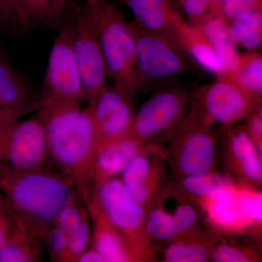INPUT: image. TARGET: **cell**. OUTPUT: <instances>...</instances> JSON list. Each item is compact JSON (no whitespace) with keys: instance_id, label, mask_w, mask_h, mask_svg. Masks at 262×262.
Returning a JSON list of instances; mask_svg holds the SVG:
<instances>
[{"instance_id":"cell-1","label":"cell","mask_w":262,"mask_h":262,"mask_svg":"<svg viewBox=\"0 0 262 262\" xmlns=\"http://www.w3.org/2000/svg\"><path fill=\"white\" fill-rule=\"evenodd\" d=\"M75 189V183L53 168L18 173L0 167V192L13 220L44 244Z\"/></svg>"},{"instance_id":"cell-2","label":"cell","mask_w":262,"mask_h":262,"mask_svg":"<svg viewBox=\"0 0 262 262\" xmlns=\"http://www.w3.org/2000/svg\"><path fill=\"white\" fill-rule=\"evenodd\" d=\"M45 125L49 161L70 179L82 198L93 185L97 140L89 108H67L36 115Z\"/></svg>"},{"instance_id":"cell-3","label":"cell","mask_w":262,"mask_h":262,"mask_svg":"<svg viewBox=\"0 0 262 262\" xmlns=\"http://www.w3.org/2000/svg\"><path fill=\"white\" fill-rule=\"evenodd\" d=\"M94 12L107 77L137 97L146 85L141 73L129 22L111 0H87Z\"/></svg>"},{"instance_id":"cell-4","label":"cell","mask_w":262,"mask_h":262,"mask_svg":"<svg viewBox=\"0 0 262 262\" xmlns=\"http://www.w3.org/2000/svg\"><path fill=\"white\" fill-rule=\"evenodd\" d=\"M213 124L193 100L187 118L165 146L167 164L175 179L217 170L220 139Z\"/></svg>"},{"instance_id":"cell-5","label":"cell","mask_w":262,"mask_h":262,"mask_svg":"<svg viewBox=\"0 0 262 262\" xmlns=\"http://www.w3.org/2000/svg\"><path fill=\"white\" fill-rule=\"evenodd\" d=\"M73 32V24L70 19L55 39L39 93L41 104L37 115L80 107L81 101L84 100L72 46Z\"/></svg>"},{"instance_id":"cell-6","label":"cell","mask_w":262,"mask_h":262,"mask_svg":"<svg viewBox=\"0 0 262 262\" xmlns=\"http://www.w3.org/2000/svg\"><path fill=\"white\" fill-rule=\"evenodd\" d=\"M201 219L212 232L225 235L261 237V189L242 184L232 195L194 200Z\"/></svg>"},{"instance_id":"cell-7","label":"cell","mask_w":262,"mask_h":262,"mask_svg":"<svg viewBox=\"0 0 262 262\" xmlns=\"http://www.w3.org/2000/svg\"><path fill=\"white\" fill-rule=\"evenodd\" d=\"M192 101V94L179 86L160 90L136 110L129 136L142 145L168 142L187 118Z\"/></svg>"},{"instance_id":"cell-8","label":"cell","mask_w":262,"mask_h":262,"mask_svg":"<svg viewBox=\"0 0 262 262\" xmlns=\"http://www.w3.org/2000/svg\"><path fill=\"white\" fill-rule=\"evenodd\" d=\"M94 188L105 214L126 239L139 261H154L152 244L145 230L146 209L129 194L121 179L112 177Z\"/></svg>"},{"instance_id":"cell-9","label":"cell","mask_w":262,"mask_h":262,"mask_svg":"<svg viewBox=\"0 0 262 262\" xmlns=\"http://www.w3.org/2000/svg\"><path fill=\"white\" fill-rule=\"evenodd\" d=\"M71 6L74 55L80 74L84 101L89 105L106 85L107 72L97 21L91 5L87 0H84L82 5Z\"/></svg>"},{"instance_id":"cell-10","label":"cell","mask_w":262,"mask_h":262,"mask_svg":"<svg viewBox=\"0 0 262 262\" xmlns=\"http://www.w3.org/2000/svg\"><path fill=\"white\" fill-rule=\"evenodd\" d=\"M141 73L146 84L179 77L192 66L187 50L171 36L144 28L136 20L129 22Z\"/></svg>"},{"instance_id":"cell-11","label":"cell","mask_w":262,"mask_h":262,"mask_svg":"<svg viewBox=\"0 0 262 262\" xmlns=\"http://www.w3.org/2000/svg\"><path fill=\"white\" fill-rule=\"evenodd\" d=\"M199 208L175 182H169L146 211L145 230L151 244L201 228Z\"/></svg>"},{"instance_id":"cell-12","label":"cell","mask_w":262,"mask_h":262,"mask_svg":"<svg viewBox=\"0 0 262 262\" xmlns=\"http://www.w3.org/2000/svg\"><path fill=\"white\" fill-rule=\"evenodd\" d=\"M193 100L213 123L229 127L246 120L261 106L237 80L235 75L224 74L215 82L198 89Z\"/></svg>"},{"instance_id":"cell-13","label":"cell","mask_w":262,"mask_h":262,"mask_svg":"<svg viewBox=\"0 0 262 262\" xmlns=\"http://www.w3.org/2000/svg\"><path fill=\"white\" fill-rule=\"evenodd\" d=\"M136 96L113 83L106 84L89 105L98 151L129 136L136 113Z\"/></svg>"},{"instance_id":"cell-14","label":"cell","mask_w":262,"mask_h":262,"mask_svg":"<svg viewBox=\"0 0 262 262\" xmlns=\"http://www.w3.org/2000/svg\"><path fill=\"white\" fill-rule=\"evenodd\" d=\"M49 162L46 129L35 115L12 124L3 149L0 167L18 173L47 167Z\"/></svg>"},{"instance_id":"cell-15","label":"cell","mask_w":262,"mask_h":262,"mask_svg":"<svg viewBox=\"0 0 262 262\" xmlns=\"http://www.w3.org/2000/svg\"><path fill=\"white\" fill-rule=\"evenodd\" d=\"M164 144H147L122 171L121 180L132 198L147 211L169 181Z\"/></svg>"},{"instance_id":"cell-16","label":"cell","mask_w":262,"mask_h":262,"mask_svg":"<svg viewBox=\"0 0 262 262\" xmlns=\"http://www.w3.org/2000/svg\"><path fill=\"white\" fill-rule=\"evenodd\" d=\"M222 128L220 149L224 173L239 184L261 189L262 153L246 125Z\"/></svg>"},{"instance_id":"cell-17","label":"cell","mask_w":262,"mask_h":262,"mask_svg":"<svg viewBox=\"0 0 262 262\" xmlns=\"http://www.w3.org/2000/svg\"><path fill=\"white\" fill-rule=\"evenodd\" d=\"M89 212L92 234L89 246L99 253L103 262L139 261L137 255L114 227L96 196L94 185L90 187L87 194L82 198Z\"/></svg>"},{"instance_id":"cell-18","label":"cell","mask_w":262,"mask_h":262,"mask_svg":"<svg viewBox=\"0 0 262 262\" xmlns=\"http://www.w3.org/2000/svg\"><path fill=\"white\" fill-rule=\"evenodd\" d=\"M139 25L175 38L181 45L194 30L179 11L173 0H122Z\"/></svg>"},{"instance_id":"cell-19","label":"cell","mask_w":262,"mask_h":262,"mask_svg":"<svg viewBox=\"0 0 262 262\" xmlns=\"http://www.w3.org/2000/svg\"><path fill=\"white\" fill-rule=\"evenodd\" d=\"M40 104L39 93L0 51V111L20 119L37 111Z\"/></svg>"},{"instance_id":"cell-20","label":"cell","mask_w":262,"mask_h":262,"mask_svg":"<svg viewBox=\"0 0 262 262\" xmlns=\"http://www.w3.org/2000/svg\"><path fill=\"white\" fill-rule=\"evenodd\" d=\"M213 232L206 227L195 229L176 238L153 244L154 261H211Z\"/></svg>"},{"instance_id":"cell-21","label":"cell","mask_w":262,"mask_h":262,"mask_svg":"<svg viewBox=\"0 0 262 262\" xmlns=\"http://www.w3.org/2000/svg\"><path fill=\"white\" fill-rule=\"evenodd\" d=\"M192 26L203 34L214 50L221 75H236L238 69L239 53L231 36L229 22L224 17L210 13Z\"/></svg>"},{"instance_id":"cell-22","label":"cell","mask_w":262,"mask_h":262,"mask_svg":"<svg viewBox=\"0 0 262 262\" xmlns=\"http://www.w3.org/2000/svg\"><path fill=\"white\" fill-rule=\"evenodd\" d=\"M18 31L38 27L55 29L63 24L67 0H12Z\"/></svg>"},{"instance_id":"cell-23","label":"cell","mask_w":262,"mask_h":262,"mask_svg":"<svg viewBox=\"0 0 262 262\" xmlns=\"http://www.w3.org/2000/svg\"><path fill=\"white\" fill-rule=\"evenodd\" d=\"M85 207L82 196L75 189L48 234L46 244L51 261L62 262Z\"/></svg>"},{"instance_id":"cell-24","label":"cell","mask_w":262,"mask_h":262,"mask_svg":"<svg viewBox=\"0 0 262 262\" xmlns=\"http://www.w3.org/2000/svg\"><path fill=\"white\" fill-rule=\"evenodd\" d=\"M142 144L128 136L103 146L95 159L93 185L98 184L122 173Z\"/></svg>"},{"instance_id":"cell-25","label":"cell","mask_w":262,"mask_h":262,"mask_svg":"<svg viewBox=\"0 0 262 262\" xmlns=\"http://www.w3.org/2000/svg\"><path fill=\"white\" fill-rule=\"evenodd\" d=\"M176 184L194 201L200 198H222L232 195L242 185L225 173L215 170L196 177L175 179Z\"/></svg>"},{"instance_id":"cell-26","label":"cell","mask_w":262,"mask_h":262,"mask_svg":"<svg viewBox=\"0 0 262 262\" xmlns=\"http://www.w3.org/2000/svg\"><path fill=\"white\" fill-rule=\"evenodd\" d=\"M44 245L14 220L0 247V262L42 261Z\"/></svg>"},{"instance_id":"cell-27","label":"cell","mask_w":262,"mask_h":262,"mask_svg":"<svg viewBox=\"0 0 262 262\" xmlns=\"http://www.w3.org/2000/svg\"><path fill=\"white\" fill-rule=\"evenodd\" d=\"M213 233L211 261L258 262L261 261L259 252L252 246L236 244L228 235Z\"/></svg>"},{"instance_id":"cell-28","label":"cell","mask_w":262,"mask_h":262,"mask_svg":"<svg viewBox=\"0 0 262 262\" xmlns=\"http://www.w3.org/2000/svg\"><path fill=\"white\" fill-rule=\"evenodd\" d=\"M232 39L248 51H256L262 42V11L241 15L229 24Z\"/></svg>"},{"instance_id":"cell-29","label":"cell","mask_w":262,"mask_h":262,"mask_svg":"<svg viewBox=\"0 0 262 262\" xmlns=\"http://www.w3.org/2000/svg\"><path fill=\"white\" fill-rule=\"evenodd\" d=\"M236 77L253 97L261 101L262 56L256 51L239 53Z\"/></svg>"},{"instance_id":"cell-30","label":"cell","mask_w":262,"mask_h":262,"mask_svg":"<svg viewBox=\"0 0 262 262\" xmlns=\"http://www.w3.org/2000/svg\"><path fill=\"white\" fill-rule=\"evenodd\" d=\"M92 227L87 208H84L80 222L72 234L62 262H76L77 258L89 248L91 243Z\"/></svg>"},{"instance_id":"cell-31","label":"cell","mask_w":262,"mask_h":262,"mask_svg":"<svg viewBox=\"0 0 262 262\" xmlns=\"http://www.w3.org/2000/svg\"><path fill=\"white\" fill-rule=\"evenodd\" d=\"M181 7L191 25L206 18L210 13L224 17L222 0H173ZM226 19V18H225ZM227 20V19H226Z\"/></svg>"},{"instance_id":"cell-32","label":"cell","mask_w":262,"mask_h":262,"mask_svg":"<svg viewBox=\"0 0 262 262\" xmlns=\"http://www.w3.org/2000/svg\"><path fill=\"white\" fill-rule=\"evenodd\" d=\"M224 16L230 24L241 15L262 11V0H222Z\"/></svg>"},{"instance_id":"cell-33","label":"cell","mask_w":262,"mask_h":262,"mask_svg":"<svg viewBox=\"0 0 262 262\" xmlns=\"http://www.w3.org/2000/svg\"><path fill=\"white\" fill-rule=\"evenodd\" d=\"M246 127L250 136L256 143L258 150L262 153V108L258 106L248 115Z\"/></svg>"},{"instance_id":"cell-34","label":"cell","mask_w":262,"mask_h":262,"mask_svg":"<svg viewBox=\"0 0 262 262\" xmlns=\"http://www.w3.org/2000/svg\"><path fill=\"white\" fill-rule=\"evenodd\" d=\"M13 217L4 196L0 192V247L6 239L13 225Z\"/></svg>"},{"instance_id":"cell-35","label":"cell","mask_w":262,"mask_h":262,"mask_svg":"<svg viewBox=\"0 0 262 262\" xmlns=\"http://www.w3.org/2000/svg\"><path fill=\"white\" fill-rule=\"evenodd\" d=\"M20 120L15 115L7 112L0 111V163L3 157V149L6 141L7 136L12 124Z\"/></svg>"},{"instance_id":"cell-36","label":"cell","mask_w":262,"mask_h":262,"mask_svg":"<svg viewBox=\"0 0 262 262\" xmlns=\"http://www.w3.org/2000/svg\"><path fill=\"white\" fill-rule=\"evenodd\" d=\"M0 11L10 20L13 29L18 31V21L12 0H0Z\"/></svg>"},{"instance_id":"cell-37","label":"cell","mask_w":262,"mask_h":262,"mask_svg":"<svg viewBox=\"0 0 262 262\" xmlns=\"http://www.w3.org/2000/svg\"><path fill=\"white\" fill-rule=\"evenodd\" d=\"M76 262H103L99 253L94 248L89 246V248L81 253L77 258Z\"/></svg>"},{"instance_id":"cell-38","label":"cell","mask_w":262,"mask_h":262,"mask_svg":"<svg viewBox=\"0 0 262 262\" xmlns=\"http://www.w3.org/2000/svg\"><path fill=\"white\" fill-rule=\"evenodd\" d=\"M10 30H13L11 23L8 18L0 11V34L8 33Z\"/></svg>"},{"instance_id":"cell-39","label":"cell","mask_w":262,"mask_h":262,"mask_svg":"<svg viewBox=\"0 0 262 262\" xmlns=\"http://www.w3.org/2000/svg\"><path fill=\"white\" fill-rule=\"evenodd\" d=\"M72 1L73 0H67V4H72Z\"/></svg>"}]
</instances>
